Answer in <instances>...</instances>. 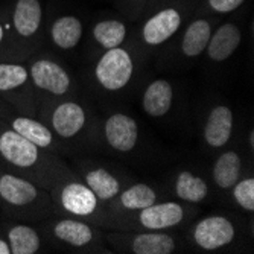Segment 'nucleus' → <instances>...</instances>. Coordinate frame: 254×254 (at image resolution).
Returning a JSON list of instances; mask_svg holds the SVG:
<instances>
[{"instance_id":"27","label":"nucleus","mask_w":254,"mask_h":254,"mask_svg":"<svg viewBox=\"0 0 254 254\" xmlns=\"http://www.w3.org/2000/svg\"><path fill=\"white\" fill-rule=\"evenodd\" d=\"M209 3L218 12H232L244 3V0H209Z\"/></svg>"},{"instance_id":"1","label":"nucleus","mask_w":254,"mask_h":254,"mask_svg":"<svg viewBox=\"0 0 254 254\" xmlns=\"http://www.w3.org/2000/svg\"><path fill=\"white\" fill-rule=\"evenodd\" d=\"M38 186L8 169L0 171V205L11 216H25L40 204Z\"/></svg>"},{"instance_id":"6","label":"nucleus","mask_w":254,"mask_h":254,"mask_svg":"<svg viewBox=\"0 0 254 254\" xmlns=\"http://www.w3.org/2000/svg\"><path fill=\"white\" fill-rule=\"evenodd\" d=\"M31 82L29 68L20 63L0 61V98L18 108L23 98L21 91Z\"/></svg>"},{"instance_id":"17","label":"nucleus","mask_w":254,"mask_h":254,"mask_svg":"<svg viewBox=\"0 0 254 254\" xmlns=\"http://www.w3.org/2000/svg\"><path fill=\"white\" fill-rule=\"evenodd\" d=\"M55 236L75 248H82L93 241V230L90 225L75 221V219H61L54 227Z\"/></svg>"},{"instance_id":"18","label":"nucleus","mask_w":254,"mask_h":254,"mask_svg":"<svg viewBox=\"0 0 254 254\" xmlns=\"http://www.w3.org/2000/svg\"><path fill=\"white\" fill-rule=\"evenodd\" d=\"M242 171L241 157L235 151H227L218 157L213 166V180L219 189H230L239 180Z\"/></svg>"},{"instance_id":"28","label":"nucleus","mask_w":254,"mask_h":254,"mask_svg":"<svg viewBox=\"0 0 254 254\" xmlns=\"http://www.w3.org/2000/svg\"><path fill=\"white\" fill-rule=\"evenodd\" d=\"M8 29H9V25H6V23H3V21H0V48H2L3 43H5Z\"/></svg>"},{"instance_id":"23","label":"nucleus","mask_w":254,"mask_h":254,"mask_svg":"<svg viewBox=\"0 0 254 254\" xmlns=\"http://www.w3.org/2000/svg\"><path fill=\"white\" fill-rule=\"evenodd\" d=\"M175 192H177V196L183 201L201 202L209 195V186H207L205 181L201 177L189 171H183L177 177Z\"/></svg>"},{"instance_id":"3","label":"nucleus","mask_w":254,"mask_h":254,"mask_svg":"<svg viewBox=\"0 0 254 254\" xmlns=\"http://www.w3.org/2000/svg\"><path fill=\"white\" fill-rule=\"evenodd\" d=\"M236 230L232 221L224 216H209L201 219L193 228V241L202 250H219L232 244Z\"/></svg>"},{"instance_id":"13","label":"nucleus","mask_w":254,"mask_h":254,"mask_svg":"<svg viewBox=\"0 0 254 254\" xmlns=\"http://www.w3.org/2000/svg\"><path fill=\"white\" fill-rule=\"evenodd\" d=\"M41 23V5L38 0H17L11 26L21 38H29L38 32Z\"/></svg>"},{"instance_id":"15","label":"nucleus","mask_w":254,"mask_h":254,"mask_svg":"<svg viewBox=\"0 0 254 254\" xmlns=\"http://www.w3.org/2000/svg\"><path fill=\"white\" fill-rule=\"evenodd\" d=\"M174 99L172 85L166 79L152 81L143 93V110L152 118H161L171 110Z\"/></svg>"},{"instance_id":"8","label":"nucleus","mask_w":254,"mask_h":254,"mask_svg":"<svg viewBox=\"0 0 254 254\" xmlns=\"http://www.w3.org/2000/svg\"><path fill=\"white\" fill-rule=\"evenodd\" d=\"M138 222L146 230L160 232L178 225L184 219V209L177 202H154L138 210Z\"/></svg>"},{"instance_id":"26","label":"nucleus","mask_w":254,"mask_h":254,"mask_svg":"<svg viewBox=\"0 0 254 254\" xmlns=\"http://www.w3.org/2000/svg\"><path fill=\"white\" fill-rule=\"evenodd\" d=\"M233 196L236 202L247 212L254 210V178L238 180L233 186Z\"/></svg>"},{"instance_id":"25","label":"nucleus","mask_w":254,"mask_h":254,"mask_svg":"<svg viewBox=\"0 0 254 254\" xmlns=\"http://www.w3.org/2000/svg\"><path fill=\"white\" fill-rule=\"evenodd\" d=\"M93 35H95V40L102 46V48H105L108 51V49L119 48V46L124 43L125 35H127V28L122 21L104 20L95 26Z\"/></svg>"},{"instance_id":"19","label":"nucleus","mask_w":254,"mask_h":254,"mask_svg":"<svg viewBox=\"0 0 254 254\" xmlns=\"http://www.w3.org/2000/svg\"><path fill=\"white\" fill-rule=\"evenodd\" d=\"M131 250L135 254H171L175 250V241L165 233H140L131 238Z\"/></svg>"},{"instance_id":"31","label":"nucleus","mask_w":254,"mask_h":254,"mask_svg":"<svg viewBox=\"0 0 254 254\" xmlns=\"http://www.w3.org/2000/svg\"><path fill=\"white\" fill-rule=\"evenodd\" d=\"M250 146L251 148L254 146V132L253 131H250Z\"/></svg>"},{"instance_id":"4","label":"nucleus","mask_w":254,"mask_h":254,"mask_svg":"<svg viewBox=\"0 0 254 254\" xmlns=\"http://www.w3.org/2000/svg\"><path fill=\"white\" fill-rule=\"evenodd\" d=\"M29 78L35 88L48 91L55 96L65 95L72 85L70 76L64 68L51 60H37L29 67Z\"/></svg>"},{"instance_id":"30","label":"nucleus","mask_w":254,"mask_h":254,"mask_svg":"<svg viewBox=\"0 0 254 254\" xmlns=\"http://www.w3.org/2000/svg\"><path fill=\"white\" fill-rule=\"evenodd\" d=\"M11 111V108H9V105H3V102H2V98H0V119H3L6 114Z\"/></svg>"},{"instance_id":"14","label":"nucleus","mask_w":254,"mask_h":254,"mask_svg":"<svg viewBox=\"0 0 254 254\" xmlns=\"http://www.w3.org/2000/svg\"><path fill=\"white\" fill-rule=\"evenodd\" d=\"M241 44V31L236 25L227 23L218 28V31L210 35L209 44H207V54L209 58L221 63L228 57H232Z\"/></svg>"},{"instance_id":"11","label":"nucleus","mask_w":254,"mask_h":254,"mask_svg":"<svg viewBox=\"0 0 254 254\" xmlns=\"http://www.w3.org/2000/svg\"><path fill=\"white\" fill-rule=\"evenodd\" d=\"M2 121H5L14 131L28 138L29 142L37 145L40 149H51L54 146L52 131L41 122L28 116H23V114H15L12 113V110Z\"/></svg>"},{"instance_id":"10","label":"nucleus","mask_w":254,"mask_h":254,"mask_svg":"<svg viewBox=\"0 0 254 254\" xmlns=\"http://www.w3.org/2000/svg\"><path fill=\"white\" fill-rule=\"evenodd\" d=\"M87 114L78 102H63L52 113V128L63 138L75 137L85 125Z\"/></svg>"},{"instance_id":"29","label":"nucleus","mask_w":254,"mask_h":254,"mask_svg":"<svg viewBox=\"0 0 254 254\" xmlns=\"http://www.w3.org/2000/svg\"><path fill=\"white\" fill-rule=\"evenodd\" d=\"M0 254H11L8 241H6V238H3V236H0Z\"/></svg>"},{"instance_id":"2","label":"nucleus","mask_w":254,"mask_h":254,"mask_svg":"<svg viewBox=\"0 0 254 254\" xmlns=\"http://www.w3.org/2000/svg\"><path fill=\"white\" fill-rule=\"evenodd\" d=\"M134 73L131 55L122 49H108L95 67V76L99 85L108 91H118L127 87Z\"/></svg>"},{"instance_id":"7","label":"nucleus","mask_w":254,"mask_h":254,"mask_svg":"<svg viewBox=\"0 0 254 254\" xmlns=\"http://www.w3.org/2000/svg\"><path fill=\"white\" fill-rule=\"evenodd\" d=\"M61 207L76 216H91L99 207V199L87 184L67 183L60 193Z\"/></svg>"},{"instance_id":"5","label":"nucleus","mask_w":254,"mask_h":254,"mask_svg":"<svg viewBox=\"0 0 254 254\" xmlns=\"http://www.w3.org/2000/svg\"><path fill=\"white\" fill-rule=\"evenodd\" d=\"M104 134L108 145L119 152H129L134 149L138 138L137 122L124 113L111 114L104 127Z\"/></svg>"},{"instance_id":"9","label":"nucleus","mask_w":254,"mask_h":254,"mask_svg":"<svg viewBox=\"0 0 254 254\" xmlns=\"http://www.w3.org/2000/svg\"><path fill=\"white\" fill-rule=\"evenodd\" d=\"M233 132V111L227 105H216L207 118L204 127L205 143L218 149L227 145Z\"/></svg>"},{"instance_id":"21","label":"nucleus","mask_w":254,"mask_h":254,"mask_svg":"<svg viewBox=\"0 0 254 254\" xmlns=\"http://www.w3.org/2000/svg\"><path fill=\"white\" fill-rule=\"evenodd\" d=\"M82 37V25L73 15L58 18L52 26V40L60 49L68 51L78 46Z\"/></svg>"},{"instance_id":"20","label":"nucleus","mask_w":254,"mask_h":254,"mask_svg":"<svg viewBox=\"0 0 254 254\" xmlns=\"http://www.w3.org/2000/svg\"><path fill=\"white\" fill-rule=\"evenodd\" d=\"M85 184L93 190L99 201H111L121 193V183L111 172L98 168L85 174Z\"/></svg>"},{"instance_id":"16","label":"nucleus","mask_w":254,"mask_h":254,"mask_svg":"<svg viewBox=\"0 0 254 254\" xmlns=\"http://www.w3.org/2000/svg\"><path fill=\"white\" fill-rule=\"evenodd\" d=\"M5 238L11 254H35L41 247L40 235L28 224H9L6 227Z\"/></svg>"},{"instance_id":"12","label":"nucleus","mask_w":254,"mask_h":254,"mask_svg":"<svg viewBox=\"0 0 254 254\" xmlns=\"http://www.w3.org/2000/svg\"><path fill=\"white\" fill-rule=\"evenodd\" d=\"M180 25L181 15L178 11L172 8L163 9L146 21L143 26V40L151 46L161 44L178 31Z\"/></svg>"},{"instance_id":"22","label":"nucleus","mask_w":254,"mask_h":254,"mask_svg":"<svg viewBox=\"0 0 254 254\" xmlns=\"http://www.w3.org/2000/svg\"><path fill=\"white\" fill-rule=\"evenodd\" d=\"M212 35V29L209 21L205 20H195L190 23L188 31L184 32L181 51L186 57H198L207 48Z\"/></svg>"},{"instance_id":"24","label":"nucleus","mask_w":254,"mask_h":254,"mask_svg":"<svg viewBox=\"0 0 254 254\" xmlns=\"http://www.w3.org/2000/svg\"><path fill=\"white\" fill-rule=\"evenodd\" d=\"M157 201L155 190L148 184L138 183L124 190L119 196V204L127 210H142Z\"/></svg>"}]
</instances>
